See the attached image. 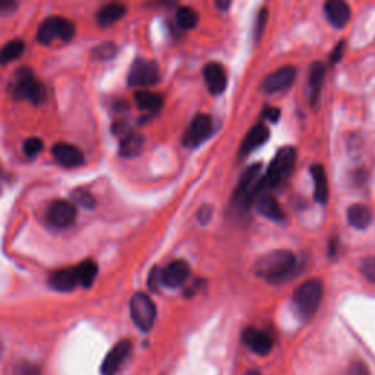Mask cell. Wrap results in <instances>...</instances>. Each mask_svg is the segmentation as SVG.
<instances>
[{"label":"cell","instance_id":"cell-2","mask_svg":"<svg viewBox=\"0 0 375 375\" xmlns=\"http://www.w3.org/2000/svg\"><path fill=\"white\" fill-rule=\"evenodd\" d=\"M324 286L321 283V280L312 278L306 280L293 293V306L299 317L310 318L315 314L318 306L323 299Z\"/></svg>","mask_w":375,"mask_h":375},{"label":"cell","instance_id":"cell-10","mask_svg":"<svg viewBox=\"0 0 375 375\" xmlns=\"http://www.w3.org/2000/svg\"><path fill=\"white\" fill-rule=\"evenodd\" d=\"M76 219V208L69 201L65 199H56L50 203L47 208V220L51 226L59 227V229H65L74 224Z\"/></svg>","mask_w":375,"mask_h":375},{"label":"cell","instance_id":"cell-28","mask_svg":"<svg viewBox=\"0 0 375 375\" xmlns=\"http://www.w3.org/2000/svg\"><path fill=\"white\" fill-rule=\"evenodd\" d=\"M199 21L198 12L191 6H182L176 12V24L182 30H192Z\"/></svg>","mask_w":375,"mask_h":375},{"label":"cell","instance_id":"cell-44","mask_svg":"<svg viewBox=\"0 0 375 375\" xmlns=\"http://www.w3.org/2000/svg\"><path fill=\"white\" fill-rule=\"evenodd\" d=\"M0 352H2V343H0Z\"/></svg>","mask_w":375,"mask_h":375},{"label":"cell","instance_id":"cell-11","mask_svg":"<svg viewBox=\"0 0 375 375\" xmlns=\"http://www.w3.org/2000/svg\"><path fill=\"white\" fill-rule=\"evenodd\" d=\"M132 353V342L131 340H120L113 346V349L106 355L101 364L103 375H116L120 368L125 365L128 358Z\"/></svg>","mask_w":375,"mask_h":375},{"label":"cell","instance_id":"cell-4","mask_svg":"<svg viewBox=\"0 0 375 375\" xmlns=\"http://www.w3.org/2000/svg\"><path fill=\"white\" fill-rule=\"evenodd\" d=\"M297 165V150L293 147H283L272 160V163L264 175L265 188H277L285 183Z\"/></svg>","mask_w":375,"mask_h":375},{"label":"cell","instance_id":"cell-18","mask_svg":"<svg viewBox=\"0 0 375 375\" xmlns=\"http://www.w3.org/2000/svg\"><path fill=\"white\" fill-rule=\"evenodd\" d=\"M270 137V131L264 124H257L256 126H252L251 131L247 133V137L240 145V153L244 156L249 154L251 151L260 149L261 145H264Z\"/></svg>","mask_w":375,"mask_h":375},{"label":"cell","instance_id":"cell-43","mask_svg":"<svg viewBox=\"0 0 375 375\" xmlns=\"http://www.w3.org/2000/svg\"><path fill=\"white\" fill-rule=\"evenodd\" d=\"M245 375H261V374L257 369H249Z\"/></svg>","mask_w":375,"mask_h":375},{"label":"cell","instance_id":"cell-35","mask_svg":"<svg viewBox=\"0 0 375 375\" xmlns=\"http://www.w3.org/2000/svg\"><path fill=\"white\" fill-rule=\"evenodd\" d=\"M347 375H369V371L364 362H360V360H355V362L349 367Z\"/></svg>","mask_w":375,"mask_h":375},{"label":"cell","instance_id":"cell-25","mask_svg":"<svg viewBox=\"0 0 375 375\" xmlns=\"http://www.w3.org/2000/svg\"><path fill=\"white\" fill-rule=\"evenodd\" d=\"M75 272L78 277V283L83 285V288L88 289L92 286L94 280L97 277L99 267L92 260H85L75 267Z\"/></svg>","mask_w":375,"mask_h":375},{"label":"cell","instance_id":"cell-17","mask_svg":"<svg viewBox=\"0 0 375 375\" xmlns=\"http://www.w3.org/2000/svg\"><path fill=\"white\" fill-rule=\"evenodd\" d=\"M206 84L212 94H222L227 87V74L220 63H208L203 69Z\"/></svg>","mask_w":375,"mask_h":375},{"label":"cell","instance_id":"cell-5","mask_svg":"<svg viewBox=\"0 0 375 375\" xmlns=\"http://www.w3.org/2000/svg\"><path fill=\"white\" fill-rule=\"evenodd\" d=\"M131 317L135 326L141 331H150L154 326V321L157 317V308L153 299L142 292H138L131 299Z\"/></svg>","mask_w":375,"mask_h":375},{"label":"cell","instance_id":"cell-20","mask_svg":"<svg viewBox=\"0 0 375 375\" xmlns=\"http://www.w3.org/2000/svg\"><path fill=\"white\" fill-rule=\"evenodd\" d=\"M49 285L59 292H71L78 285L75 269H63L53 273L49 278Z\"/></svg>","mask_w":375,"mask_h":375},{"label":"cell","instance_id":"cell-30","mask_svg":"<svg viewBox=\"0 0 375 375\" xmlns=\"http://www.w3.org/2000/svg\"><path fill=\"white\" fill-rule=\"evenodd\" d=\"M71 198H72L74 203H76L79 206H83L87 210H91V208L96 207V199H94V197L88 191L83 190V188H79V190H75L71 194Z\"/></svg>","mask_w":375,"mask_h":375},{"label":"cell","instance_id":"cell-42","mask_svg":"<svg viewBox=\"0 0 375 375\" xmlns=\"http://www.w3.org/2000/svg\"><path fill=\"white\" fill-rule=\"evenodd\" d=\"M216 6H217V8H220V9H227V8L231 6V2H217V3H216Z\"/></svg>","mask_w":375,"mask_h":375},{"label":"cell","instance_id":"cell-32","mask_svg":"<svg viewBox=\"0 0 375 375\" xmlns=\"http://www.w3.org/2000/svg\"><path fill=\"white\" fill-rule=\"evenodd\" d=\"M43 150V141L40 138H28L24 142V153L26 157H35Z\"/></svg>","mask_w":375,"mask_h":375},{"label":"cell","instance_id":"cell-22","mask_svg":"<svg viewBox=\"0 0 375 375\" xmlns=\"http://www.w3.org/2000/svg\"><path fill=\"white\" fill-rule=\"evenodd\" d=\"M126 13V6L122 3H109L103 6L97 13V22L100 26H110L119 19H122Z\"/></svg>","mask_w":375,"mask_h":375},{"label":"cell","instance_id":"cell-34","mask_svg":"<svg viewBox=\"0 0 375 375\" xmlns=\"http://www.w3.org/2000/svg\"><path fill=\"white\" fill-rule=\"evenodd\" d=\"M13 375H42V371L34 364L19 362L13 368Z\"/></svg>","mask_w":375,"mask_h":375},{"label":"cell","instance_id":"cell-3","mask_svg":"<svg viewBox=\"0 0 375 375\" xmlns=\"http://www.w3.org/2000/svg\"><path fill=\"white\" fill-rule=\"evenodd\" d=\"M264 188L265 182L261 165H252L244 172V175L240 176V181L235 191V199L240 206L248 208L253 201H257L262 195Z\"/></svg>","mask_w":375,"mask_h":375},{"label":"cell","instance_id":"cell-23","mask_svg":"<svg viewBox=\"0 0 375 375\" xmlns=\"http://www.w3.org/2000/svg\"><path fill=\"white\" fill-rule=\"evenodd\" d=\"M144 149V137L141 133L137 132H129L128 135H125L120 141V147H119V153L122 157H135L140 156L141 151Z\"/></svg>","mask_w":375,"mask_h":375},{"label":"cell","instance_id":"cell-19","mask_svg":"<svg viewBox=\"0 0 375 375\" xmlns=\"http://www.w3.org/2000/svg\"><path fill=\"white\" fill-rule=\"evenodd\" d=\"M257 210L261 216L270 219L273 222H283L286 220V214L283 208L280 207L278 201L272 195H261L257 199Z\"/></svg>","mask_w":375,"mask_h":375},{"label":"cell","instance_id":"cell-31","mask_svg":"<svg viewBox=\"0 0 375 375\" xmlns=\"http://www.w3.org/2000/svg\"><path fill=\"white\" fill-rule=\"evenodd\" d=\"M117 47L113 43H103L92 51V56L97 60H110L116 56Z\"/></svg>","mask_w":375,"mask_h":375},{"label":"cell","instance_id":"cell-7","mask_svg":"<svg viewBox=\"0 0 375 375\" xmlns=\"http://www.w3.org/2000/svg\"><path fill=\"white\" fill-rule=\"evenodd\" d=\"M13 96L18 99L30 100L33 104L43 103L46 99V90L43 84L35 81L30 69H19L15 83H13Z\"/></svg>","mask_w":375,"mask_h":375},{"label":"cell","instance_id":"cell-13","mask_svg":"<svg viewBox=\"0 0 375 375\" xmlns=\"http://www.w3.org/2000/svg\"><path fill=\"white\" fill-rule=\"evenodd\" d=\"M294 76H297V71L293 66H283L264 78L262 90L269 94L285 91L293 84Z\"/></svg>","mask_w":375,"mask_h":375},{"label":"cell","instance_id":"cell-9","mask_svg":"<svg viewBox=\"0 0 375 375\" xmlns=\"http://www.w3.org/2000/svg\"><path fill=\"white\" fill-rule=\"evenodd\" d=\"M212 132V120L207 115H198L192 119V122L188 126L185 135H183V144L190 149L198 147L203 144Z\"/></svg>","mask_w":375,"mask_h":375},{"label":"cell","instance_id":"cell-27","mask_svg":"<svg viewBox=\"0 0 375 375\" xmlns=\"http://www.w3.org/2000/svg\"><path fill=\"white\" fill-rule=\"evenodd\" d=\"M324 66L321 65L319 62H314L310 68V79H308V85H310V91H311V101L315 103L321 87H323V81H324Z\"/></svg>","mask_w":375,"mask_h":375},{"label":"cell","instance_id":"cell-33","mask_svg":"<svg viewBox=\"0 0 375 375\" xmlns=\"http://www.w3.org/2000/svg\"><path fill=\"white\" fill-rule=\"evenodd\" d=\"M360 273L371 283H375V257H368L360 262Z\"/></svg>","mask_w":375,"mask_h":375},{"label":"cell","instance_id":"cell-21","mask_svg":"<svg viewBox=\"0 0 375 375\" xmlns=\"http://www.w3.org/2000/svg\"><path fill=\"white\" fill-rule=\"evenodd\" d=\"M347 222L355 229H367L372 223V211L364 204H353L347 210Z\"/></svg>","mask_w":375,"mask_h":375},{"label":"cell","instance_id":"cell-29","mask_svg":"<svg viewBox=\"0 0 375 375\" xmlns=\"http://www.w3.org/2000/svg\"><path fill=\"white\" fill-rule=\"evenodd\" d=\"M25 50V44L22 40H12V42L6 43L3 49L0 50V65H6L12 60L18 59Z\"/></svg>","mask_w":375,"mask_h":375},{"label":"cell","instance_id":"cell-40","mask_svg":"<svg viewBox=\"0 0 375 375\" xmlns=\"http://www.w3.org/2000/svg\"><path fill=\"white\" fill-rule=\"evenodd\" d=\"M265 21H267V9H262L261 13H260V18H258V24H257V38L261 37L264 28H265Z\"/></svg>","mask_w":375,"mask_h":375},{"label":"cell","instance_id":"cell-38","mask_svg":"<svg viewBox=\"0 0 375 375\" xmlns=\"http://www.w3.org/2000/svg\"><path fill=\"white\" fill-rule=\"evenodd\" d=\"M343 51H344V43L340 42L336 47H334V51L331 53V58H330V63L334 65V63H338L342 56H343Z\"/></svg>","mask_w":375,"mask_h":375},{"label":"cell","instance_id":"cell-6","mask_svg":"<svg viewBox=\"0 0 375 375\" xmlns=\"http://www.w3.org/2000/svg\"><path fill=\"white\" fill-rule=\"evenodd\" d=\"M75 34V25L60 17H53L46 19L38 28V42L42 44H51L55 40H62V42H69Z\"/></svg>","mask_w":375,"mask_h":375},{"label":"cell","instance_id":"cell-36","mask_svg":"<svg viewBox=\"0 0 375 375\" xmlns=\"http://www.w3.org/2000/svg\"><path fill=\"white\" fill-rule=\"evenodd\" d=\"M149 285L151 290H158L160 285H162V270L160 269H153L150 273V278H149Z\"/></svg>","mask_w":375,"mask_h":375},{"label":"cell","instance_id":"cell-14","mask_svg":"<svg viewBox=\"0 0 375 375\" xmlns=\"http://www.w3.org/2000/svg\"><path fill=\"white\" fill-rule=\"evenodd\" d=\"M191 276V267L183 260H176L167 264L162 270V285L167 288L182 286Z\"/></svg>","mask_w":375,"mask_h":375},{"label":"cell","instance_id":"cell-24","mask_svg":"<svg viewBox=\"0 0 375 375\" xmlns=\"http://www.w3.org/2000/svg\"><path fill=\"white\" fill-rule=\"evenodd\" d=\"M311 175L314 179V186H315V199L318 203H326L328 198V179L326 169L321 165H314L311 167Z\"/></svg>","mask_w":375,"mask_h":375},{"label":"cell","instance_id":"cell-39","mask_svg":"<svg viewBox=\"0 0 375 375\" xmlns=\"http://www.w3.org/2000/svg\"><path fill=\"white\" fill-rule=\"evenodd\" d=\"M262 116L265 119L272 120V122H277L278 117H280V110L276 109V107H265L264 112H262Z\"/></svg>","mask_w":375,"mask_h":375},{"label":"cell","instance_id":"cell-15","mask_svg":"<svg viewBox=\"0 0 375 375\" xmlns=\"http://www.w3.org/2000/svg\"><path fill=\"white\" fill-rule=\"evenodd\" d=\"M242 340L249 351L260 356H267L273 351V339L265 331L258 328H247L242 334Z\"/></svg>","mask_w":375,"mask_h":375},{"label":"cell","instance_id":"cell-26","mask_svg":"<svg viewBox=\"0 0 375 375\" xmlns=\"http://www.w3.org/2000/svg\"><path fill=\"white\" fill-rule=\"evenodd\" d=\"M135 101L141 110H145L149 113L158 112L163 106L162 96H158V94H154L150 91H138L135 94Z\"/></svg>","mask_w":375,"mask_h":375},{"label":"cell","instance_id":"cell-16","mask_svg":"<svg viewBox=\"0 0 375 375\" xmlns=\"http://www.w3.org/2000/svg\"><path fill=\"white\" fill-rule=\"evenodd\" d=\"M324 12L334 28H343L351 21V6L342 0H330L324 5Z\"/></svg>","mask_w":375,"mask_h":375},{"label":"cell","instance_id":"cell-37","mask_svg":"<svg viewBox=\"0 0 375 375\" xmlns=\"http://www.w3.org/2000/svg\"><path fill=\"white\" fill-rule=\"evenodd\" d=\"M211 216H212V208L210 206H206V207H203V208H201L198 211V216L197 217H198V222L201 224H207L210 222Z\"/></svg>","mask_w":375,"mask_h":375},{"label":"cell","instance_id":"cell-1","mask_svg":"<svg viewBox=\"0 0 375 375\" xmlns=\"http://www.w3.org/2000/svg\"><path fill=\"white\" fill-rule=\"evenodd\" d=\"M297 265V258L288 249H277L265 253L252 265V272L269 281L285 280Z\"/></svg>","mask_w":375,"mask_h":375},{"label":"cell","instance_id":"cell-41","mask_svg":"<svg viewBox=\"0 0 375 375\" xmlns=\"http://www.w3.org/2000/svg\"><path fill=\"white\" fill-rule=\"evenodd\" d=\"M17 3L8 2V0H0V13H10L12 10H15Z\"/></svg>","mask_w":375,"mask_h":375},{"label":"cell","instance_id":"cell-8","mask_svg":"<svg viewBox=\"0 0 375 375\" xmlns=\"http://www.w3.org/2000/svg\"><path fill=\"white\" fill-rule=\"evenodd\" d=\"M160 79L158 66L153 60L138 59L132 63L129 75H128V84L131 87H151L156 85Z\"/></svg>","mask_w":375,"mask_h":375},{"label":"cell","instance_id":"cell-12","mask_svg":"<svg viewBox=\"0 0 375 375\" xmlns=\"http://www.w3.org/2000/svg\"><path fill=\"white\" fill-rule=\"evenodd\" d=\"M53 158L63 167H79L84 165V153L78 147L66 142H58L51 149Z\"/></svg>","mask_w":375,"mask_h":375}]
</instances>
